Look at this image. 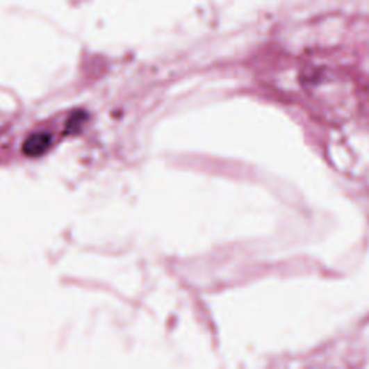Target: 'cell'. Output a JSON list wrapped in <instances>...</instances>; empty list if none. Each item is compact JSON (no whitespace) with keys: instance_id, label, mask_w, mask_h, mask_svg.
Instances as JSON below:
<instances>
[{"instance_id":"cell-1","label":"cell","mask_w":369,"mask_h":369,"mask_svg":"<svg viewBox=\"0 0 369 369\" xmlns=\"http://www.w3.org/2000/svg\"><path fill=\"white\" fill-rule=\"evenodd\" d=\"M51 145V136L47 133H36L25 142L24 150L29 156H40Z\"/></svg>"}]
</instances>
